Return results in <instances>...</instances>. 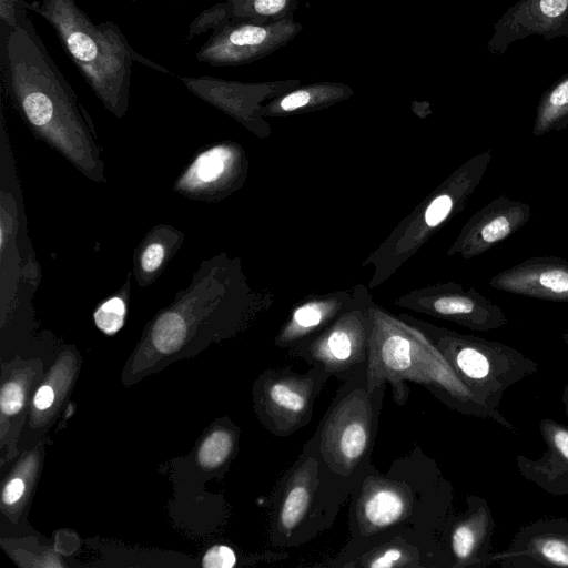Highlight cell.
<instances>
[{"label": "cell", "mask_w": 568, "mask_h": 568, "mask_svg": "<svg viewBox=\"0 0 568 568\" xmlns=\"http://www.w3.org/2000/svg\"><path fill=\"white\" fill-rule=\"evenodd\" d=\"M318 466L310 438L276 484L272 496L270 539L274 546L301 545L332 526L318 501Z\"/></svg>", "instance_id": "8992f818"}, {"label": "cell", "mask_w": 568, "mask_h": 568, "mask_svg": "<svg viewBox=\"0 0 568 568\" xmlns=\"http://www.w3.org/2000/svg\"><path fill=\"white\" fill-rule=\"evenodd\" d=\"M447 546L405 531L374 535L346 544L341 555L326 566L351 568H452Z\"/></svg>", "instance_id": "ba28073f"}, {"label": "cell", "mask_w": 568, "mask_h": 568, "mask_svg": "<svg viewBox=\"0 0 568 568\" xmlns=\"http://www.w3.org/2000/svg\"><path fill=\"white\" fill-rule=\"evenodd\" d=\"M164 257L163 246L159 243H152L146 246L141 258L142 268L145 272H154L162 263Z\"/></svg>", "instance_id": "d4e9b609"}, {"label": "cell", "mask_w": 568, "mask_h": 568, "mask_svg": "<svg viewBox=\"0 0 568 568\" xmlns=\"http://www.w3.org/2000/svg\"><path fill=\"white\" fill-rule=\"evenodd\" d=\"M26 491V484L20 477H13L10 479L2 491V503L6 506H12L17 504Z\"/></svg>", "instance_id": "484cf974"}, {"label": "cell", "mask_w": 568, "mask_h": 568, "mask_svg": "<svg viewBox=\"0 0 568 568\" xmlns=\"http://www.w3.org/2000/svg\"><path fill=\"white\" fill-rule=\"evenodd\" d=\"M501 568L568 567V520L545 517L523 525L507 548L494 551Z\"/></svg>", "instance_id": "9c48e42d"}, {"label": "cell", "mask_w": 568, "mask_h": 568, "mask_svg": "<svg viewBox=\"0 0 568 568\" xmlns=\"http://www.w3.org/2000/svg\"><path fill=\"white\" fill-rule=\"evenodd\" d=\"M531 217V207L521 201L498 196L471 220L464 237V253L477 255L508 239Z\"/></svg>", "instance_id": "9a60e30c"}, {"label": "cell", "mask_w": 568, "mask_h": 568, "mask_svg": "<svg viewBox=\"0 0 568 568\" xmlns=\"http://www.w3.org/2000/svg\"><path fill=\"white\" fill-rule=\"evenodd\" d=\"M430 342L480 402L494 410H499L511 385L538 371L537 362L500 342L448 331Z\"/></svg>", "instance_id": "5b68a950"}, {"label": "cell", "mask_w": 568, "mask_h": 568, "mask_svg": "<svg viewBox=\"0 0 568 568\" xmlns=\"http://www.w3.org/2000/svg\"><path fill=\"white\" fill-rule=\"evenodd\" d=\"M231 18L227 3L219 2L211 8L201 11L190 23L185 40L190 41L209 30H215Z\"/></svg>", "instance_id": "d6986e66"}, {"label": "cell", "mask_w": 568, "mask_h": 568, "mask_svg": "<svg viewBox=\"0 0 568 568\" xmlns=\"http://www.w3.org/2000/svg\"><path fill=\"white\" fill-rule=\"evenodd\" d=\"M454 206V199L444 193L435 197L425 212V221L428 226H436L440 224L452 212Z\"/></svg>", "instance_id": "7402d4cb"}, {"label": "cell", "mask_w": 568, "mask_h": 568, "mask_svg": "<svg viewBox=\"0 0 568 568\" xmlns=\"http://www.w3.org/2000/svg\"><path fill=\"white\" fill-rule=\"evenodd\" d=\"M406 382L425 386L450 409L491 419L517 434L516 427L499 410L480 402L430 341L412 339L399 333L373 338L368 346V388L374 390L382 384H389L394 402L404 405L409 395Z\"/></svg>", "instance_id": "277c9868"}, {"label": "cell", "mask_w": 568, "mask_h": 568, "mask_svg": "<svg viewBox=\"0 0 568 568\" xmlns=\"http://www.w3.org/2000/svg\"><path fill=\"white\" fill-rule=\"evenodd\" d=\"M489 285L507 293L552 302H568V261L535 256L491 277Z\"/></svg>", "instance_id": "7c38bea8"}, {"label": "cell", "mask_w": 568, "mask_h": 568, "mask_svg": "<svg viewBox=\"0 0 568 568\" xmlns=\"http://www.w3.org/2000/svg\"><path fill=\"white\" fill-rule=\"evenodd\" d=\"M130 1H138V0H130Z\"/></svg>", "instance_id": "4dcf8cb0"}, {"label": "cell", "mask_w": 568, "mask_h": 568, "mask_svg": "<svg viewBox=\"0 0 568 568\" xmlns=\"http://www.w3.org/2000/svg\"><path fill=\"white\" fill-rule=\"evenodd\" d=\"M236 443L235 433L229 428H217L201 444L197 462L205 469H216L229 460Z\"/></svg>", "instance_id": "e0dca14e"}, {"label": "cell", "mask_w": 568, "mask_h": 568, "mask_svg": "<svg viewBox=\"0 0 568 568\" xmlns=\"http://www.w3.org/2000/svg\"><path fill=\"white\" fill-rule=\"evenodd\" d=\"M310 93L305 90H300L287 94L280 103L284 111H293L306 105L310 102Z\"/></svg>", "instance_id": "83f0119b"}, {"label": "cell", "mask_w": 568, "mask_h": 568, "mask_svg": "<svg viewBox=\"0 0 568 568\" xmlns=\"http://www.w3.org/2000/svg\"><path fill=\"white\" fill-rule=\"evenodd\" d=\"M561 338L565 342V344L568 346V333H562Z\"/></svg>", "instance_id": "f546056e"}, {"label": "cell", "mask_w": 568, "mask_h": 568, "mask_svg": "<svg viewBox=\"0 0 568 568\" xmlns=\"http://www.w3.org/2000/svg\"><path fill=\"white\" fill-rule=\"evenodd\" d=\"M454 498L452 484L423 453L395 460L385 474L372 466L351 496L349 540L405 531L447 546Z\"/></svg>", "instance_id": "6da1fadb"}, {"label": "cell", "mask_w": 568, "mask_h": 568, "mask_svg": "<svg viewBox=\"0 0 568 568\" xmlns=\"http://www.w3.org/2000/svg\"><path fill=\"white\" fill-rule=\"evenodd\" d=\"M331 376L323 367L300 373L290 367L268 368L255 381L254 410L273 435L286 437L310 424L314 405Z\"/></svg>", "instance_id": "52a82bcc"}, {"label": "cell", "mask_w": 568, "mask_h": 568, "mask_svg": "<svg viewBox=\"0 0 568 568\" xmlns=\"http://www.w3.org/2000/svg\"><path fill=\"white\" fill-rule=\"evenodd\" d=\"M230 159L225 148H214L201 154L187 171V183L191 186L209 184L217 180L224 172Z\"/></svg>", "instance_id": "ac0fdd59"}, {"label": "cell", "mask_w": 568, "mask_h": 568, "mask_svg": "<svg viewBox=\"0 0 568 568\" xmlns=\"http://www.w3.org/2000/svg\"><path fill=\"white\" fill-rule=\"evenodd\" d=\"M179 1H184V0H179Z\"/></svg>", "instance_id": "1f68e13d"}, {"label": "cell", "mask_w": 568, "mask_h": 568, "mask_svg": "<svg viewBox=\"0 0 568 568\" xmlns=\"http://www.w3.org/2000/svg\"><path fill=\"white\" fill-rule=\"evenodd\" d=\"M539 430L546 444L544 455L530 459L524 455L516 456L519 473L527 480L536 484L552 496L568 495V426L545 417Z\"/></svg>", "instance_id": "5bb4252c"}, {"label": "cell", "mask_w": 568, "mask_h": 568, "mask_svg": "<svg viewBox=\"0 0 568 568\" xmlns=\"http://www.w3.org/2000/svg\"><path fill=\"white\" fill-rule=\"evenodd\" d=\"M368 346L361 331L338 326L318 339L293 348L291 353L311 366L323 367L329 376L343 382L367 364Z\"/></svg>", "instance_id": "4fadbf2b"}, {"label": "cell", "mask_w": 568, "mask_h": 568, "mask_svg": "<svg viewBox=\"0 0 568 568\" xmlns=\"http://www.w3.org/2000/svg\"><path fill=\"white\" fill-rule=\"evenodd\" d=\"M311 437L318 458V501L334 523L372 465L386 384L368 388L367 364L341 382Z\"/></svg>", "instance_id": "7a4b0ae2"}, {"label": "cell", "mask_w": 568, "mask_h": 568, "mask_svg": "<svg viewBox=\"0 0 568 568\" xmlns=\"http://www.w3.org/2000/svg\"><path fill=\"white\" fill-rule=\"evenodd\" d=\"M55 393L50 385H42L34 395L33 407L39 412L48 410L54 403Z\"/></svg>", "instance_id": "4316f807"}, {"label": "cell", "mask_w": 568, "mask_h": 568, "mask_svg": "<svg viewBox=\"0 0 568 568\" xmlns=\"http://www.w3.org/2000/svg\"><path fill=\"white\" fill-rule=\"evenodd\" d=\"M27 7L51 24L88 84L118 114L128 104L134 62L171 73L136 52L114 22L94 23L75 0H32Z\"/></svg>", "instance_id": "3957f363"}, {"label": "cell", "mask_w": 568, "mask_h": 568, "mask_svg": "<svg viewBox=\"0 0 568 568\" xmlns=\"http://www.w3.org/2000/svg\"><path fill=\"white\" fill-rule=\"evenodd\" d=\"M531 36L546 41L568 38V0H519L494 23L487 42L491 54H504L510 44Z\"/></svg>", "instance_id": "30bf717a"}, {"label": "cell", "mask_w": 568, "mask_h": 568, "mask_svg": "<svg viewBox=\"0 0 568 568\" xmlns=\"http://www.w3.org/2000/svg\"><path fill=\"white\" fill-rule=\"evenodd\" d=\"M561 400L565 406L566 415L568 417V383L564 386Z\"/></svg>", "instance_id": "f1b7e54d"}, {"label": "cell", "mask_w": 568, "mask_h": 568, "mask_svg": "<svg viewBox=\"0 0 568 568\" xmlns=\"http://www.w3.org/2000/svg\"><path fill=\"white\" fill-rule=\"evenodd\" d=\"M26 0H0V21L16 26L21 13L28 11Z\"/></svg>", "instance_id": "cb8c5ba5"}, {"label": "cell", "mask_w": 568, "mask_h": 568, "mask_svg": "<svg viewBox=\"0 0 568 568\" xmlns=\"http://www.w3.org/2000/svg\"><path fill=\"white\" fill-rule=\"evenodd\" d=\"M124 315V302L120 297H112L98 308L94 321L102 332L114 334L123 326Z\"/></svg>", "instance_id": "ffe728a7"}, {"label": "cell", "mask_w": 568, "mask_h": 568, "mask_svg": "<svg viewBox=\"0 0 568 568\" xmlns=\"http://www.w3.org/2000/svg\"><path fill=\"white\" fill-rule=\"evenodd\" d=\"M26 400V390L18 381H8L3 383L0 396V407L2 417H13L23 408Z\"/></svg>", "instance_id": "44dd1931"}, {"label": "cell", "mask_w": 568, "mask_h": 568, "mask_svg": "<svg viewBox=\"0 0 568 568\" xmlns=\"http://www.w3.org/2000/svg\"><path fill=\"white\" fill-rule=\"evenodd\" d=\"M568 126V73L541 94L536 109L532 135L538 138Z\"/></svg>", "instance_id": "2e32d148"}, {"label": "cell", "mask_w": 568, "mask_h": 568, "mask_svg": "<svg viewBox=\"0 0 568 568\" xmlns=\"http://www.w3.org/2000/svg\"><path fill=\"white\" fill-rule=\"evenodd\" d=\"M236 564V556L227 546H214L204 556L202 565L205 568H232Z\"/></svg>", "instance_id": "603a6c76"}, {"label": "cell", "mask_w": 568, "mask_h": 568, "mask_svg": "<svg viewBox=\"0 0 568 568\" xmlns=\"http://www.w3.org/2000/svg\"><path fill=\"white\" fill-rule=\"evenodd\" d=\"M467 508L456 514L448 525L446 539L453 557L452 568H485L491 566L495 520L488 501L468 495Z\"/></svg>", "instance_id": "8fae6325"}]
</instances>
